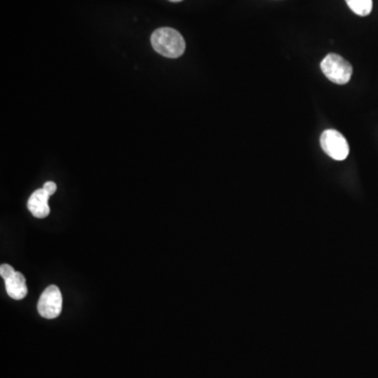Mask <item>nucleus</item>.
I'll use <instances>...</instances> for the list:
<instances>
[{
  "label": "nucleus",
  "mask_w": 378,
  "mask_h": 378,
  "mask_svg": "<svg viewBox=\"0 0 378 378\" xmlns=\"http://www.w3.org/2000/svg\"><path fill=\"white\" fill-rule=\"evenodd\" d=\"M151 46L156 52L168 58H179L184 54L187 44L184 38L172 27H160L153 32Z\"/></svg>",
  "instance_id": "nucleus-1"
},
{
  "label": "nucleus",
  "mask_w": 378,
  "mask_h": 378,
  "mask_svg": "<svg viewBox=\"0 0 378 378\" xmlns=\"http://www.w3.org/2000/svg\"><path fill=\"white\" fill-rule=\"evenodd\" d=\"M320 68L329 80L341 85L347 84L353 73L351 64L337 54L327 55L320 63Z\"/></svg>",
  "instance_id": "nucleus-2"
},
{
  "label": "nucleus",
  "mask_w": 378,
  "mask_h": 378,
  "mask_svg": "<svg viewBox=\"0 0 378 378\" xmlns=\"http://www.w3.org/2000/svg\"><path fill=\"white\" fill-rule=\"evenodd\" d=\"M320 146L326 155L336 161H344L349 155V144L343 134L335 130H327L320 136Z\"/></svg>",
  "instance_id": "nucleus-3"
},
{
  "label": "nucleus",
  "mask_w": 378,
  "mask_h": 378,
  "mask_svg": "<svg viewBox=\"0 0 378 378\" xmlns=\"http://www.w3.org/2000/svg\"><path fill=\"white\" fill-rule=\"evenodd\" d=\"M38 313L42 317L53 320L58 317L63 311V294L57 286L46 288L38 301Z\"/></svg>",
  "instance_id": "nucleus-4"
},
{
  "label": "nucleus",
  "mask_w": 378,
  "mask_h": 378,
  "mask_svg": "<svg viewBox=\"0 0 378 378\" xmlns=\"http://www.w3.org/2000/svg\"><path fill=\"white\" fill-rule=\"evenodd\" d=\"M50 194L46 189H40L35 190L27 201V208L32 215L37 219H44L50 215V206H49V198Z\"/></svg>",
  "instance_id": "nucleus-5"
},
{
  "label": "nucleus",
  "mask_w": 378,
  "mask_h": 378,
  "mask_svg": "<svg viewBox=\"0 0 378 378\" xmlns=\"http://www.w3.org/2000/svg\"><path fill=\"white\" fill-rule=\"evenodd\" d=\"M4 282H6V294L13 300H23L27 296V282L23 273L15 272L12 277H8Z\"/></svg>",
  "instance_id": "nucleus-6"
},
{
  "label": "nucleus",
  "mask_w": 378,
  "mask_h": 378,
  "mask_svg": "<svg viewBox=\"0 0 378 378\" xmlns=\"http://www.w3.org/2000/svg\"><path fill=\"white\" fill-rule=\"evenodd\" d=\"M352 12L358 16H368L373 8L372 0H346Z\"/></svg>",
  "instance_id": "nucleus-7"
},
{
  "label": "nucleus",
  "mask_w": 378,
  "mask_h": 378,
  "mask_svg": "<svg viewBox=\"0 0 378 378\" xmlns=\"http://www.w3.org/2000/svg\"><path fill=\"white\" fill-rule=\"evenodd\" d=\"M15 272H16V271H15L14 268H13L12 266H10V265L2 264L1 266H0V275H1V277L4 281L8 279V277H12Z\"/></svg>",
  "instance_id": "nucleus-8"
},
{
  "label": "nucleus",
  "mask_w": 378,
  "mask_h": 378,
  "mask_svg": "<svg viewBox=\"0 0 378 378\" xmlns=\"http://www.w3.org/2000/svg\"><path fill=\"white\" fill-rule=\"evenodd\" d=\"M42 189H46L49 192L50 196H53L55 194V191L57 190V185L54 182H46L44 183V187Z\"/></svg>",
  "instance_id": "nucleus-9"
},
{
  "label": "nucleus",
  "mask_w": 378,
  "mask_h": 378,
  "mask_svg": "<svg viewBox=\"0 0 378 378\" xmlns=\"http://www.w3.org/2000/svg\"><path fill=\"white\" fill-rule=\"evenodd\" d=\"M170 1H172V2H180V1H182V0H170Z\"/></svg>",
  "instance_id": "nucleus-10"
}]
</instances>
